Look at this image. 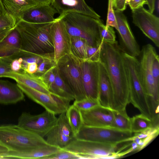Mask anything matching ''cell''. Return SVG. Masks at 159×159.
I'll use <instances>...</instances> for the list:
<instances>
[{"label": "cell", "mask_w": 159, "mask_h": 159, "mask_svg": "<svg viewBox=\"0 0 159 159\" xmlns=\"http://www.w3.org/2000/svg\"><path fill=\"white\" fill-rule=\"evenodd\" d=\"M61 148L49 144L35 147L26 150L9 151L0 156V159H44L59 151Z\"/></svg>", "instance_id": "obj_20"}, {"label": "cell", "mask_w": 159, "mask_h": 159, "mask_svg": "<svg viewBox=\"0 0 159 159\" xmlns=\"http://www.w3.org/2000/svg\"><path fill=\"white\" fill-rule=\"evenodd\" d=\"M81 62V59L70 52L60 58L56 64L60 76L73 93L75 101L80 100L86 98Z\"/></svg>", "instance_id": "obj_6"}, {"label": "cell", "mask_w": 159, "mask_h": 159, "mask_svg": "<svg viewBox=\"0 0 159 159\" xmlns=\"http://www.w3.org/2000/svg\"><path fill=\"white\" fill-rule=\"evenodd\" d=\"M113 118L111 127L124 131H130V119L126 109L120 111L113 110Z\"/></svg>", "instance_id": "obj_31"}, {"label": "cell", "mask_w": 159, "mask_h": 159, "mask_svg": "<svg viewBox=\"0 0 159 159\" xmlns=\"http://www.w3.org/2000/svg\"><path fill=\"white\" fill-rule=\"evenodd\" d=\"M51 5L59 16L69 12L82 13L99 19L100 16L86 3L84 0H52Z\"/></svg>", "instance_id": "obj_19"}, {"label": "cell", "mask_w": 159, "mask_h": 159, "mask_svg": "<svg viewBox=\"0 0 159 159\" xmlns=\"http://www.w3.org/2000/svg\"><path fill=\"white\" fill-rule=\"evenodd\" d=\"M24 99V93L16 84L0 80V104H15Z\"/></svg>", "instance_id": "obj_22"}, {"label": "cell", "mask_w": 159, "mask_h": 159, "mask_svg": "<svg viewBox=\"0 0 159 159\" xmlns=\"http://www.w3.org/2000/svg\"><path fill=\"white\" fill-rule=\"evenodd\" d=\"M6 13L12 16L16 22L21 20L24 11L40 4L36 0H1Z\"/></svg>", "instance_id": "obj_24"}, {"label": "cell", "mask_w": 159, "mask_h": 159, "mask_svg": "<svg viewBox=\"0 0 159 159\" xmlns=\"http://www.w3.org/2000/svg\"><path fill=\"white\" fill-rule=\"evenodd\" d=\"M130 131L111 127H95L83 125L75 138L77 139L112 144L125 142L133 135Z\"/></svg>", "instance_id": "obj_9"}, {"label": "cell", "mask_w": 159, "mask_h": 159, "mask_svg": "<svg viewBox=\"0 0 159 159\" xmlns=\"http://www.w3.org/2000/svg\"><path fill=\"white\" fill-rule=\"evenodd\" d=\"M56 19L52 25L51 32L57 64L60 58L71 52V37L63 22Z\"/></svg>", "instance_id": "obj_15"}, {"label": "cell", "mask_w": 159, "mask_h": 159, "mask_svg": "<svg viewBox=\"0 0 159 159\" xmlns=\"http://www.w3.org/2000/svg\"><path fill=\"white\" fill-rule=\"evenodd\" d=\"M83 125L111 127L113 118V110L100 105L87 111H80Z\"/></svg>", "instance_id": "obj_17"}, {"label": "cell", "mask_w": 159, "mask_h": 159, "mask_svg": "<svg viewBox=\"0 0 159 159\" xmlns=\"http://www.w3.org/2000/svg\"><path fill=\"white\" fill-rule=\"evenodd\" d=\"M132 22L159 47V18L143 7L132 10Z\"/></svg>", "instance_id": "obj_12"}, {"label": "cell", "mask_w": 159, "mask_h": 159, "mask_svg": "<svg viewBox=\"0 0 159 159\" xmlns=\"http://www.w3.org/2000/svg\"><path fill=\"white\" fill-rule=\"evenodd\" d=\"M108 11L105 28L109 26L114 28L117 31L118 27L114 10L113 7L112 0H108Z\"/></svg>", "instance_id": "obj_36"}, {"label": "cell", "mask_w": 159, "mask_h": 159, "mask_svg": "<svg viewBox=\"0 0 159 159\" xmlns=\"http://www.w3.org/2000/svg\"><path fill=\"white\" fill-rule=\"evenodd\" d=\"M69 125L75 137L83 125L80 111L73 104L70 105L66 112Z\"/></svg>", "instance_id": "obj_28"}, {"label": "cell", "mask_w": 159, "mask_h": 159, "mask_svg": "<svg viewBox=\"0 0 159 159\" xmlns=\"http://www.w3.org/2000/svg\"><path fill=\"white\" fill-rule=\"evenodd\" d=\"M16 23L15 19L7 13L0 15V28H13L15 26Z\"/></svg>", "instance_id": "obj_40"}, {"label": "cell", "mask_w": 159, "mask_h": 159, "mask_svg": "<svg viewBox=\"0 0 159 159\" xmlns=\"http://www.w3.org/2000/svg\"><path fill=\"white\" fill-rule=\"evenodd\" d=\"M56 65L51 68L40 76L42 81L46 85L48 89L55 80L54 68Z\"/></svg>", "instance_id": "obj_39"}, {"label": "cell", "mask_w": 159, "mask_h": 159, "mask_svg": "<svg viewBox=\"0 0 159 159\" xmlns=\"http://www.w3.org/2000/svg\"><path fill=\"white\" fill-rule=\"evenodd\" d=\"M23 59L20 57L14 59L11 62V70L15 72H19L21 70H24L22 68Z\"/></svg>", "instance_id": "obj_42"}, {"label": "cell", "mask_w": 159, "mask_h": 159, "mask_svg": "<svg viewBox=\"0 0 159 159\" xmlns=\"http://www.w3.org/2000/svg\"><path fill=\"white\" fill-rule=\"evenodd\" d=\"M152 73L156 87L159 86V58L157 54L155 57L152 65Z\"/></svg>", "instance_id": "obj_41"}, {"label": "cell", "mask_w": 159, "mask_h": 159, "mask_svg": "<svg viewBox=\"0 0 159 159\" xmlns=\"http://www.w3.org/2000/svg\"><path fill=\"white\" fill-rule=\"evenodd\" d=\"M101 46L98 47L88 45L86 60L93 62H98L100 61Z\"/></svg>", "instance_id": "obj_38"}, {"label": "cell", "mask_w": 159, "mask_h": 159, "mask_svg": "<svg viewBox=\"0 0 159 159\" xmlns=\"http://www.w3.org/2000/svg\"><path fill=\"white\" fill-rule=\"evenodd\" d=\"M17 86L28 97L39 104L46 110L55 115L66 112L70 101L53 94L46 93L17 82Z\"/></svg>", "instance_id": "obj_10"}, {"label": "cell", "mask_w": 159, "mask_h": 159, "mask_svg": "<svg viewBox=\"0 0 159 159\" xmlns=\"http://www.w3.org/2000/svg\"><path fill=\"white\" fill-rule=\"evenodd\" d=\"M156 7H157V12H158L159 11V0H157V3H156Z\"/></svg>", "instance_id": "obj_51"}, {"label": "cell", "mask_w": 159, "mask_h": 159, "mask_svg": "<svg viewBox=\"0 0 159 159\" xmlns=\"http://www.w3.org/2000/svg\"><path fill=\"white\" fill-rule=\"evenodd\" d=\"M45 137V140L48 144L61 148L67 146L75 138L66 112L59 115L56 125Z\"/></svg>", "instance_id": "obj_13"}, {"label": "cell", "mask_w": 159, "mask_h": 159, "mask_svg": "<svg viewBox=\"0 0 159 159\" xmlns=\"http://www.w3.org/2000/svg\"><path fill=\"white\" fill-rule=\"evenodd\" d=\"M57 13L51 5L40 4L23 11L21 20L33 23H52L56 20L54 16Z\"/></svg>", "instance_id": "obj_18"}, {"label": "cell", "mask_w": 159, "mask_h": 159, "mask_svg": "<svg viewBox=\"0 0 159 159\" xmlns=\"http://www.w3.org/2000/svg\"><path fill=\"white\" fill-rule=\"evenodd\" d=\"M80 66L86 97L98 99L99 62H93L81 60Z\"/></svg>", "instance_id": "obj_16"}, {"label": "cell", "mask_w": 159, "mask_h": 159, "mask_svg": "<svg viewBox=\"0 0 159 159\" xmlns=\"http://www.w3.org/2000/svg\"><path fill=\"white\" fill-rule=\"evenodd\" d=\"M71 53L81 60H86L89 45L87 41L79 37L71 36Z\"/></svg>", "instance_id": "obj_30"}, {"label": "cell", "mask_w": 159, "mask_h": 159, "mask_svg": "<svg viewBox=\"0 0 159 159\" xmlns=\"http://www.w3.org/2000/svg\"><path fill=\"white\" fill-rule=\"evenodd\" d=\"M38 64L36 63L28 64L26 66L25 71L29 73L34 74L37 70Z\"/></svg>", "instance_id": "obj_46"}, {"label": "cell", "mask_w": 159, "mask_h": 159, "mask_svg": "<svg viewBox=\"0 0 159 159\" xmlns=\"http://www.w3.org/2000/svg\"><path fill=\"white\" fill-rule=\"evenodd\" d=\"M0 143L9 151H15L48 144L44 138L18 125L0 126Z\"/></svg>", "instance_id": "obj_5"}, {"label": "cell", "mask_w": 159, "mask_h": 159, "mask_svg": "<svg viewBox=\"0 0 159 159\" xmlns=\"http://www.w3.org/2000/svg\"><path fill=\"white\" fill-rule=\"evenodd\" d=\"M79 159L80 158L75 154L61 148L57 152L45 157L44 159Z\"/></svg>", "instance_id": "obj_37"}, {"label": "cell", "mask_w": 159, "mask_h": 159, "mask_svg": "<svg viewBox=\"0 0 159 159\" xmlns=\"http://www.w3.org/2000/svg\"><path fill=\"white\" fill-rule=\"evenodd\" d=\"M56 65L54 60V53L48 54L42 61L38 65L37 70L34 74L40 76Z\"/></svg>", "instance_id": "obj_34"}, {"label": "cell", "mask_w": 159, "mask_h": 159, "mask_svg": "<svg viewBox=\"0 0 159 159\" xmlns=\"http://www.w3.org/2000/svg\"><path fill=\"white\" fill-rule=\"evenodd\" d=\"M159 132V125H157L140 132L134 133V134L127 140L135 142L138 145V151H139L143 149L156 137Z\"/></svg>", "instance_id": "obj_27"}, {"label": "cell", "mask_w": 159, "mask_h": 159, "mask_svg": "<svg viewBox=\"0 0 159 159\" xmlns=\"http://www.w3.org/2000/svg\"><path fill=\"white\" fill-rule=\"evenodd\" d=\"M124 52L118 44L102 42L100 61L105 67L112 85V110L126 109L129 102V88L124 60Z\"/></svg>", "instance_id": "obj_1"}, {"label": "cell", "mask_w": 159, "mask_h": 159, "mask_svg": "<svg viewBox=\"0 0 159 159\" xmlns=\"http://www.w3.org/2000/svg\"><path fill=\"white\" fill-rule=\"evenodd\" d=\"M39 3L51 5L52 0H36Z\"/></svg>", "instance_id": "obj_50"}, {"label": "cell", "mask_w": 159, "mask_h": 159, "mask_svg": "<svg viewBox=\"0 0 159 159\" xmlns=\"http://www.w3.org/2000/svg\"><path fill=\"white\" fill-rule=\"evenodd\" d=\"M17 58L15 56L0 58V77L11 78L14 72L11 70V63L14 59Z\"/></svg>", "instance_id": "obj_33"}, {"label": "cell", "mask_w": 159, "mask_h": 159, "mask_svg": "<svg viewBox=\"0 0 159 159\" xmlns=\"http://www.w3.org/2000/svg\"><path fill=\"white\" fill-rule=\"evenodd\" d=\"M123 56L129 84V102L139 109L141 114L153 120L155 112L151 99L143 85L138 60L124 52Z\"/></svg>", "instance_id": "obj_3"}, {"label": "cell", "mask_w": 159, "mask_h": 159, "mask_svg": "<svg viewBox=\"0 0 159 159\" xmlns=\"http://www.w3.org/2000/svg\"><path fill=\"white\" fill-rule=\"evenodd\" d=\"M98 21L102 41L110 43H114L116 42V35L113 27L109 26L106 28L105 25H104L102 20L100 19H98Z\"/></svg>", "instance_id": "obj_32"}, {"label": "cell", "mask_w": 159, "mask_h": 159, "mask_svg": "<svg viewBox=\"0 0 159 159\" xmlns=\"http://www.w3.org/2000/svg\"><path fill=\"white\" fill-rule=\"evenodd\" d=\"M11 79L41 92L47 94L51 93L40 77L34 74L29 73L24 70L19 72H14Z\"/></svg>", "instance_id": "obj_25"}, {"label": "cell", "mask_w": 159, "mask_h": 159, "mask_svg": "<svg viewBox=\"0 0 159 159\" xmlns=\"http://www.w3.org/2000/svg\"><path fill=\"white\" fill-rule=\"evenodd\" d=\"M130 119V131L133 133H139L158 125L143 114L135 115Z\"/></svg>", "instance_id": "obj_29"}, {"label": "cell", "mask_w": 159, "mask_h": 159, "mask_svg": "<svg viewBox=\"0 0 159 159\" xmlns=\"http://www.w3.org/2000/svg\"><path fill=\"white\" fill-rule=\"evenodd\" d=\"M99 75L98 100L99 105L112 110L113 92L111 83L107 72L103 65L99 62Z\"/></svg>", "instance_id": "obj_21"}, {"label": "cell", "mask_w": 159, "mask_h": 159, "mask_svg": "<svg viewBox=\"0 0 159 159\" xmlns=\"http://www.w3.org/2000/svg\"><path fill=\"white\" fill-rule=\"evenodd\" d=\"M154 48L148 44L143 47L138 60L141 76L145 91L151 99L154 108L159 109V89L156 86L152 73L153 59L157 54Z\"/></svg>", "instance_id": "obj_8"}, {"label": "cell", "mask_w": 159, "mask_h": 159, "mask_svg": "<svg viewBox=\"0 0 159 159\" xmlns=\"http://www.w3.org/2000/svg\"><path fill=\"white\" fill-rule=\"evenodd\" d=\"M55 79L49 88L50 92L70 101L75 100L74 95L60 76L56 65L54 68Z\"/></svg>", "instance_id": "obj_26"}, {"label": "cell", "mask_w": 159, "mask_h": 159, "mask_svg": "<svg viewBox=\"0 0 159 159\" xmlns=\"http://www.w3.org/2000/svg\"><path fill=\"white\" fill-rule=\"evenodd\" d=\"M16 27L0 28V41L4 39Z\"/></svg>", "instance_id": "obj_45"}, {"label": "cell", "mask_w": 159, "mask_h": 159, "mask_svg": "<svg viewBox=\"0 0 159 159\" xmlns=\"http://www.w3.org/2000/svg\"><path fill=\"white\" fill-rule=\"evenodd\" d=\"M6 12L3 6L1 0H0V15L6 14Z\"/></svg>", "instance_id": "obj_49"}, {"label": "cell", "mask_w": 159, "mask_h": 159, "mask_svg": "<svg viewBox=\"0 0 159 159\" xmlns=\"http://www.w3.org/2000/svg\"><path fill=\"white\" fill-rule=\"evenodd\" d=\"M147 3V5L148 7V10L151 13H153L155 7L156 0H145Z\"/></svg>", "instance_id": "obj_47"}, {"label": "cell", "mask_w": 159, "mask_h": 159, "mask_svg": "<svg viewBox=\"0 0 159 159\" xmlns=\"http://www.w3.org/2000/svg\"><path fill=\"white\" fill-rule=\"evenodd\" d=\"M80 111H88L99 105L98 99L86 98L79 101H75L73 104Z\"/></svg>", "instance_id": "obj_35"}, {"label": "cell", "mask_w": 159, "mask_h": 159, "mask_svg": "<svg viewBox=\"0 0 159 159\" xmlns=\"http://www.w3.org/2000/svg\"><path fill=\"white\" fill-rule=\"evenodd\" d=\"M57 18L63 22L71 36L83 38L91 46H101L102 42L100 38L98 19L75 12L66 13Z\"/></svg>", "instance_id": "obj_4"}, {"label": "cell", "mask_w": 159, "mask_h": 159, "mask_svg": "<svg viewBox=\"0 0 159 159\" xmlns=\"http://www.w3.org/2000/svg\"><path fill=\"white\" fill-rule=\"evenodd\" d=\"M114 10L123 11L126 8V0H112Z\"/></svg>", "instance_id": "obj_43"}, {"label": "cell", "mask_w": 159, "mask_h": 159, "mask_svg": "<svg viewBox=\"0 0 159 159\" xmlns=\"http://www.w3.org/2000/svg\"><path fill=\"white\" fill-rule=\"evenodd\" d=\"M55 115L46 110L35 115L23 112L18 119L17 125L44 138L57 123V117Z\"/></svg>", "instance_id": "obj_11"}, {"label": "cell", "mask_w": 159, "mask_h": 159, "mask_svg": "<svg viewBox=\"0 0 159 159\" xmlns=\"http://www.w3.org/2000/svg\"><path fill=\"white\" fill-rule=\"evenodd\" d=\"M117 145L80 139L75 138L63 148L80 159H113Z\"/></svg>", "instance_id": "obj_7"}, {"label": "cell", "mask_w": 159, "mask_h": 159, "mask_svg": "<svg viewBox=\"0 0 159 159\" xmlns=\"http://www.w3.org/2000/svg\"><path fill=\"white\" fill-rule=\"evenodd\" d=\"M9 151V149L7 147L0 143V156L7 153Z\"/></svg>", "instance_id": "obj_48"}, {"label": "cell", "mask_w": 159, "mask_h": 159, "mask_svg": "<svg viewBox=\"0 0 159 159\" xmlns=\"http://www.w3.org/2000/svg\"><path fill=\"white\" fill-rule=\"evenodd\" d=\"M118 27L117 31L120 37V46L123 51L130 56H139V46L132 32L127 17L122 11L114 10Z\"/></svg>", "instance_id": "obj_14"}, {"label": "cell", "mask_w": 159, "mask_h": 159, "mask_svg": "<svg viewBox=\"0 0 159 159\" xmlns=\"http://www.w3.org/2000/svg\"><path fill=\"white\" fill-rule=\"evenodd\" d=\"M21 52L19 35L15 28L0 41V58L14 56L21 57Z\"/></svg>", "instance_id": "obj_23"}, {"label": "cell", "mask_w": 159, "mask_h": 159, "mask_svg": "<svg viewBox=\"0 0 159 159\" xmlns=\"http://www.w3.org/2000/svg\"><path fill=\"white\" fill-rule=\"evenodd\" d=\"M53 23H33L22 20L17 22L15 28L19 35L21 49L38 54L54 52L51 32Z\"/></svg>", "instance_id": "obj_2"}, {"label": "cell", "mask_w": 159, "mask_h": 159, "mask_svg": "<svg viewBox=\"0 0 159 159\" xmlns=\"http://www.w3.org/2000/svg\"><path fill=\"white\" fill-rule=\"evenodd\" d=\"M145 4H147L145 0H131L128 5L132 10L143 7Z\"/></svg>", "instance_id": "obj_44"}]
</instances>
